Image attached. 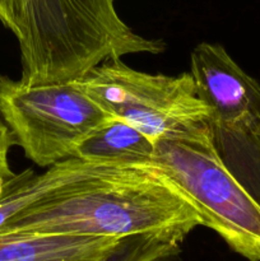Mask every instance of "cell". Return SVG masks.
Instances as JSON below:
<instances>
[{
  "label": "cell",
  "instance_id": "8",
  "mask_svg": "<svg viewBox=\"0 0 260 261\" xmlns=\"http://www.w3.org/2000/svg\"><path fill=\"white\" fill-rule=\"evenodd\" d=\"M76 158L116 167L150 166L154 162V143L132 125L115 117L81 143Z\"/></svg>",
  "mask_w": 260,
  "mask_h": 261
},
{
  "label": "cell",
  "instance_id": "3",
  "mask_svg": "<svg viewBox=\"0 0 260 261\" xmlns=\"http://www.w3.org/2000/svg\"><path fill=\"white\" fill-rule=\"evenodd\" d=\"M154 163L232 251L260 261V205L217 154L208 125L154 143Z\"/></svg>",
  "mask_w": 260,
  "mask_h": 261
},
{
  "label": "cell",
  "instance_id": "5",
  "mask_svg": "<svg viewBox=\"0 0 260 261\" xmlns=\"http://www.w3.org/2000/svg\"><path fill=\"white\" fill-rule=\"evenodd\" d=\"M75 82L116 119L149 138L185 135L206 125L209 110L199 98L190 73L170 76L148 74L111 59Z\"/></svg>",
  "mask_w": 260,
  "mask_h": 261
},
{
  "label": "cell",
  "instance_id": "6",
  "mask_svg": "<svg viewBox=\"0 0 260 261\" xmlns=\"http://www.w3.org/2000/svg\"><path fill=\"white\" fill-rule=\"evenodd\" d=\"M199 98L209 110L206 124L236 133L260 135V83L226 48L201 42L190 56V71Z\"/></svg>",
  "mask_w": 260,
  "mask_h": 261
},
{
  "label": "cell",
  "instance_id": "1",
  "mask_svg": "<svg viewBox=\"0 0 260 261\" xmlns=\"http://www.w3.org/2000/svg\"><path fill=\"white\" fill-rule=\"evenodd\" d=\"M40 193L0 232L126 239L154 234L183 242L203 221L153 163L116 167L69 158L38 175Z\"/></svg>",
  "mask_w": 260,
  "mask_h": 261
},
{
  "label": "cell",
  "instance_id": "9",
  "mask_svg": "<svg viewBox=\"0 0 260 261\" xmlns=\"http://www.w3.org/2000/svg\"><path fill=\"white\" fill-rule=\"evenodd\" d=\"M208 129L224 167L260 205V135L229 132L213 125H208Z\"/></svg>",
  "mask_w": 260,
  "mask_h": 261
},
{
  "label": "cell",
  "instance_id": "11",
  "mask_svg": "<svg viewBox=\"0 0 260 261\" xmlns=\"http://www.w3.org/2000/svg\"><path fill=\"white\" fill-rule=\"evenodd\" d=\"M14 144L12 133L0 115V196L4 193L7 184L15 177V173L10 170L9 160H8L10 148Z\"/></svg>",
  "mask_w": 260,
  "mask_h": 261
},
{
  "label": "cell",
  "instance_id": "7",
  "mask_svg": "<svg viewBox=\"0 0 260 261\" xmlns=\"http://www.w3.org/2000/svg\"><path fill=\"white\" fill-rule=\"evenodd\" d=\"M122 240L0 232V261H96Z\"/></svg>",
  "mask_w": 260,
  "mask_h": 261
},
{
  "label": "cell",
  "instance_id": "4",
  "mask_svg": "<svg viewBox=\"0 0 260 261\" xmlns=\"http://www.w3.org/2000/svg\"><path fill=\"white\" fill-rule=\"evenodd\" d=\"M0 115L15 144L40 167L76 158L81 143L115 119L75 82L28 84L3 74Z\"/></svg>",
  "mask_w": 260,
  "mask_h": 261
},
{
  "label": "cell",
  "instance_id": "2",
  "mask_svg": "<svg viewBox=\"0 0 260 261\" xmlns=\"http://www.w3.org/2000/svg\"><path fill=\"white\" fill-rule=\"evenodd\" d=\"M13 8L20 79L28 84L74 82L111 59L165 50L129 27L115 0H13Z\"/></svg>",
  "mask_w": 260,
  "mask_h": 261
},
{
  "label": "cell",
  "instance_id": "10",
  "mask_svg": "<svg viewBox=\"0 0 260 261\" xmlns=\"http://www.w3.org/2000/svg\"><path fill=\"white\" fill-rule=\"evenodd\" d=\"M180 244L171 237L154 234L126 237L116 249L96 261H165L180 251Z\"/></svg>",
  "mask_w": 260,
  "mask_h": 261
}]
</instances>
